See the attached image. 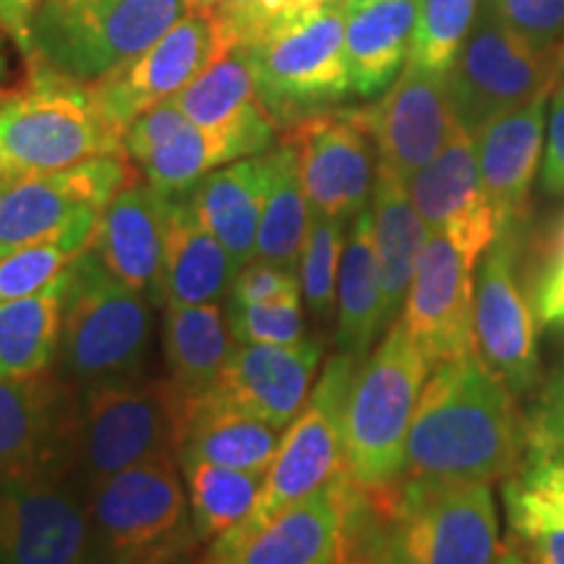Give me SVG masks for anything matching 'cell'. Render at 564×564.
I'll return each mask as SVG.
<instances>
[{"instance_id":"59","label":"cell","mask_w":564,"mask_h":564,"mask_svg":"<svg viewBox=\"0 0 564 564\" xmlns=\"http://www.w3.org/2000/svg\"><path fill=\"white\" fill-rule=\"evenodd\" d=\"M202 564H209V562H207V560H204V562H202Z\"/></svg>"},{"instance_id":"49","label":"cell","mask_w":564,"mask_h":564,"mask_svg":"<svg viewBox=\"0 0 564 564\" xmlns=\"http://www.w3.org/2000/svg\"><path fill=\"white\" fill-rule=\"evenodd\" d=\"M322 3H327V0H257V6H253L251 13L241 24V30H238V37H241V42H249L251 37H257L264 26L278 24L282 19L299 17V13L312 11Z\"/></svg>"},{"instance_id":"34","label":"cell","mask_w":564,"mask_h":564,"mask_svg":"<svg viewBox=\"0 0 564 564\" xmlns=\"http://www.w3.org/2000/svg\"><path fill=\"white\" fill-rule=\"evenodd\" d=\"M171 100L202 129H232L267 116L257 95V76L246 42L228 47Z\"/></svg>"},{"instance_id":"51","label":"cell","mask_w":564,"mask_h":564,"mask_svg":"<svg viewBox=\"0 0 564 564\" xmlns=\"http://www.w3.org/2000/svg\"><path fill=\"white\" fill-rule=\"evenodd\" d=\"M512 546L531 564H564V531H549L525 541H512Z\"/></svg>"},{"instance_id":"47","label":"cell","mask_w":564,"mask_h":564,"mask_svg":"<svg viewBox=\"0 0 564 564\" xmlns=\"http://www.w3.org/2000/svg\"><path fill=\"white\" fill-rule=\"evenodd\" d=\"M541 186L549 196H564V95L560 91L549 105Z\"/></svg>"},{"instance_id":"20","label":"cell","mask_w":564,"mask_h":564,"mask_svg":"<svg viewBox=\"0 0 564 564\" xmlns=\"http://www.w3.org/2000/svg\"><path fill=\"white\" fill-rule=\"evenodd\" d=\"M364 118L377 147V165L408 183L436 158L455 123L447 74L408 61L382 100L364 108Z\"/></svg>"},{"instance_id":"30","label":"cell","mask_w":564,"mask_h":564,"mask_svg":"<svg viewBox=\"0 0 564 564\" xmlns=\"http://www.w3.org/2000/svg\"><path fill=\"white\" fill-rule=\"evenodd\" d=\"M167 379L186 403L207 398L228 364L232 340L228 316L217 303L165 306L162 322Z\"/></svg>"},{"instance_id":"16","label":"cell","mask_w":564,"mask_h":564,"mask_svg":"<svg viewBox=\"0 0 564 564\" xmlns=\"http://www.w3.org/2000/svg\"><path fill=\"white\" fill-rule=\"evenodd\" d=\"M282 139L291 141L299 154L303 192L314 215L348 223L369 209L377 181V147L364 108L324 110L301 118L282 129Z\"/></svg>"},{"instance_id":"38","label":"cell","mask_w":564,"mask_h":564,"mask_svg":"<svg viewBox=\"0 0 564 564\" xmlns=\"http://www.w3.org/2000/svg\"><path fill=\"white\" fill-rule=\"evenodd\" d=\"M97 220H84L66 236L24 246V249L0 257V301L26 299L58 280L68 270V264L91 246Z\"/></svg>"},{"instance_id":"37","label":"cell","mask_w":564,"mask_h":564,"mask_svg":"<svg viewBox=\"0 0 564 564\" xmlns=\"http://www.w3.org/2000/svg\"><path fill=\"white\" fill-rule=\"evenodd\" d=\"M512 541L564 531V457L528 455L523 468L502 486Z\"/></svg>"},{"instance_id":"6","label":"cell","mask_w":564,"mask_h":564,"mask_svg":"<svg viewBox=\"0 0 564 564\" xmlns=\"http://www.w3.org/2000/svg\"><path fill=\"white\" fill-rule=\"evenodd\" d=\"M0 150L11 173H58L100 154L126 152L95 84L40 63L24 87L0 100Z\"/></svg>"},{"instance_id":"9","label":"cell","mask_w":564,"mask_h":564,"mask_svg":"<svg viewBox=\"0 0 564 564\" xmlns=\"http://www.w3.org/2000/svg\"><path fill=\"white\" fill-rule=\"evenodd\" d=\"M186 400L171 379H126L84 392L74 468L87 494L147 457L181 447Z\"/></svg>"},{"instance_id":"57","label":"cell","mask_w":564,"mask_h":564,"mask_svg":"<svg viewBox=\"0 0 564 564\" xmlns=\"http://www.w3.org/2000/svg\"><path fill=\"white\" fill-rule=\"evenodd\" d=\"M9 173H11V167H9V162H6L3 150H0V181H3Z\"/></svg>"},{"instance_id":"23","label":"cell","mask_w":564,"mask_h":564,"mask_svg":"<svg viewBox=\"0 0 564 564\" xmlns=\"http://www.w3.org/2000/svg\"><path fill=\"white\" fill-rule=\"evenodd\" d=\"M549 95L499 112L474 133L481 181L499 232L525 230L531 217V192L546 139Z\"/></svg>"},{"instance_id":"22","label":"cell","mask_w":564,"mask_h":564,"mask_svg":"<svg viewBox=\"0 0 564 564\" xmlns=\"http://www.w3.org/2000/svg\"><path fill=\"white\" fill-rule=\"evenodd\" d=\"M322 343L236 345L209 394L285 432L312 398Z\"/></svg>"},{"instance_id":"53","label":"cell","mask_w":564,"mask_h":564,"mask_svg":"<svg viewBox=\"0 0 564 564\" xmlns=\"http://www.w3.org/2000/svg\"><path fill=\"white\" fill-rule=\"evenodd\" d=\"M6 42H13V40L3 30H0V100H6V97L13 95V87L9 84L11 82V63H9V55H6ZM13 45H17V42H13Z\"/></svg>"},{"instance_id":"19","label":"cell","mask_w":564,"mask_h":564,"mask_svg":"<svg viewBox=\"0 0 564 564\" xmlns=\"http://www.w3.org/2000/svg\"><path fill=\"white\" fill-rule=\"evenodd\" d=\"M474 285L476 267L444 232L429 230L400 319L434 369L476 350Z\"/></svg>"},{"instance_id":"31","label":"cell","mask_w":564,"mask_h":564,"mask_svg":"<svg viewBox=\"0 0 564 564\" xmlns=\"http://www.w3.org/2000/svg\"><path fill=\"white\" fill-rule=\"evenodd\" d=\"M371 220L379 274H382L384 314L387 324H392L403 314L429 228L423 225L419 209L413 207L408 183L382 165H377V181H373Z\"/></svg>"},{"instance_id":"55","label":"cell","mask_w":564,"mask_h":564,"mask_svg":"<svg viewBox=\"0 0 564 564\" xmlns=\"http://www.w3.org/2000/svg\"><path fill=\"white\" fill-rule=\"evenodd\" d=\"M497 564H531L525 560L523 554L518 552V549H514L512 544H507V546H502L499 549V556H497Z\"/></svg>"},{"instance_id":"52","label":"cell","mask_w":564,"mask_h":564,"mask_svg":"<svg viewBox=\"0 0 564 564\" xmlns=\"http://www.w3.org/2000/svg\"><path fill=\"white\" fill-rule=\"evenodd\" d=\"M253 6H257V0H202L199 11H207L212 17L223 19L238 37V30H241V24L251 13Z\"/></svg>"},{"instance_id":"56","label":"cell","mask_w":564,"mask_h":564,"mask_svg":"<svg viewBox=\"0 0 564 564\" xmlns=\"http://www.w3.org/2000/svg\"><path fill=\"white\" fill-rule=\"evenodd\" d=\"M556 91L564 95V47H562V66H560V74H556Z\"/></svg>"},{"instance_id":"58","label":"cell","mask_w":564,"mask_h":564,"mask_svg":"<svg viewBox=\"0 0 564 564\" xmlns=\"http://www.w3.org/2000/svg\"><path fill=\"white\" fill-rule=\"evenodd\" d=\"M202 0H186V11H199Z\"/></svg>"},{"instance_id":"46","label":"cell","mask_w":564,"mask_h":564,"mask_svg":"<svg viewBox=\"0 0 564 564\" xmlns=\"http://www.w3.org/2000/svg\"><path fill=\"white\" fill-rule=\"evenodd\" d=\"M288 295H303L299 274L253 259L232 280L228 303H264Z\"/></svg>"},{"instance_id":"25","label":"cell","mask_w":564,"mask_h":564,"mask_svg":"<svg viewBox=\"0 0 564 564\" xmlns=\"http://www.w3.org/2000/svg\"><path fill=\"white\" fill-rule=\"evenodd\" d=\"M272 181V150L217 167L186 202L204 228L225 246L238 270L257 257V236Z\"/></svg>"},{"instance_id":"3","label":"cell","mask_w":564,"mask_h":564,"mask_svg":"<svg viewBox=\"0 0 564 564\" xmlns=\"http://www.w3.org/2000/svg\"><path fill=\"white\" fill-rule=\"evenodd\" d=\"M152 306L144 293L118 280L91 246L84 249L68 264L63 293V377L84 392L139 377L152 343Z\"/></svg>"},{"instance_id":"7","label":"cell","mask_w":564,"mask_h":564,"mask_svg":"<svg viewBox=\"0 0 564 564\" xmlns=\"http://www.w3.org/2000/svg\"><path fill=\"white\" fill-rule=\"evenodd\" d=\"M186 13V0H42L32 63L95 84L139 58Z\"/></svg>"},{"instance_id":"32","label":"cell","mask_w":564,"mask_h":564,"mask_svg":"<svg viewBox=\"0 0 564 564\" xmlns=\"http://www.w3.org/2000/svg\"><path fill=\"white\" fill-rule=\"evenodd\" d=\"M387 324L382 274H379L377 243H373L371 209H364L350 223L343 249L340 280H337V352L366 361L377 335Z\"/></svg>"},{"instance_id":"45","label":"cell","mask_w":564,"mask_h":564,"mask_svg":"<svg viewBox=\"0 0 564 564\" xmlns=\"http://www.w3.org/2000/svg\"><path fill=\"white\" fill-rule=\"evenodd\" d=\"M186 121L188 118L183 116L181 108L173 100H162L158 105H152V108L139 112V116L129 123V129L123 131V150L131 158L133 165L139 167L141 160L150 158L162 141L173 137Z\"/></svg>"},{"instance_id":"2","label":"cell","mask_w":564,"mask_h":564,"mask_svg":"<svg viewBox=\"0 0 564 564\" xmlns=\"http://www.w3.org/2000/svg\"><path fill=\"white\" fill-rule=\"evenodd\" d=\"M361 491L394 564H497L502 544L491 484L403 476Z\"/></svg>"},{"instance_id":"26","label":"cell","mask_w":564,"mask_h":564,"mask_svg":"<svg viewBox=\"0 0 564 564\" xmlns=\"http://www.w3.org/2000/svg\"><path fill=\"white\" fill-rule=\"evenodd\" d=\"M274 129L270 116L232 129H202L186 121L139 162V173L165 199H181L217 167L270 150Z\"/></svg>"},{"instance_id":"50","label":"cell","mask_w":564,"mask_h":564,"mask_svg":"<svg viewBox=\"0 0 564 564\" xmlns=\"http://www.w3.org/2000/svg\"><path fill=\"white\" fill-rule=\"evenodd\" d=\"M42 0H0V30L32 61V21Z\"/></svg>"},{"instance_id":"8","label":"cell","mask_w":564,"mask_h":564,"mask_svg":"<svg viewBox=\"0 0 564 564\" xmlns=\"http://www.w3.org/2000/svg\"><path fill=\"white\" fill-rule=\"evenodd\" d=\"M175 453L147 457L87 491L108 564H183L199 546Z\"/></svg>"},{"instance_id":"40","label":"cell","mask_w":564,"mask_h":564,"mask_svg":"<svg viewBox=\"0 0 564 564\" xmlns=\"http://www.w3.org/2000/svg\"><path fill=\"white\" fill-rule=\"evenodd\" d=\"M478 0H419V19L411 47L415 66L449 74L457 53L474 30Z\"/></svg>"},{"instance_id":"41","label":"cell","mask_w":564,"mask_h":564,"mask_svg":"<svg viewBox=\"0 0 564 564\" xmlns=\"http://www.w3.org/2000/svg\"><path fill=\"white\" fill-rule=\"evenodd\" d=\"M345 225L333 217L314 215L306 246H303L299 278L308 312L327 324L337 312V280L345 249Z\"/></svg>"},{"instance_id":"44","label":"cell","mask_w":564,"mask_h":564,"mask_svg":"<svg viewBox=\"0 0 564 564\" xmlns=\"http://www.w3.org/2000/svg\"><path fill=\"white\" fill-rule=\"evenodd\" d=\"M528 455L564 457V369L554 371L525 419Z\"/></svg>"},{"instance_id":"48","label":"cell","mask_w":564,"mask_h":564,"mask_svg":"<svg viewBox=\"0 0 564 564\" xmlns=\"http://www.w3.org/2000/svg\"><path fill=\"white\" fill-rule=\"evenodd\" d=\"M356 484V481H352ZM371 533H373V514L366 507L361 489L352 491V502L348 512V531L335 564H371Z\"/></svg>"},{"instance_id":"14","label":"cell","mask_w":564,"mask_h":564,"mask_svg":"<svg viewBox=\"0 0 564 564\" xmlns=\"http://www.w3.org/2000/svg\"><path fill=\"white\" fill-rule=\"evenodd\" d=\"M236 42L241 40L223 19L207 11H186L139 58L95 82L105 118L123 137L139 112L186 89L212 61L220 58Z\"/></svg>"},{"instance_id":"1","label":"cell","mask_w":564,"mask_h":564,"mask_svg":"<svg viewBox=\"0 0 564 564\" xmlns=\"http://www.w3.org/2000/svg\"><path fill=\"white\" fill-rule=\"evenodd\" d=\"M525 421L502 377L478 350L426 379L405 442V478L507 481L523 468Z\"/></svg>"},{"instance_id":"4","label":"cell","mask_w":564,"mask_h":564,"mask_svg":"<svg viewBox=\"0 0 564 564\" xmlns=\"http://www.w3.org/2000/svg\"><path fill=\"white\" fill-rule=\"evenodd\" d=\"M429 369L400 316L358 369L345 405V465L364 489L403 478L408 432Z\"/></svg>"},{"instance_id":"28","label":"cell","mask_w":564,"mask_h":564,"mask_svg":"<svg viewBox=\"0 0 564 564\" xmlns=\"http://www.w3.org/2000/svg\"><path fill=\"white\" fill-rule=\"evenodd\" d=\"M241 272L196 215L186 196L171 199L167 212L165 270H162V303L165 306H194L217 303L230 295L232 280Z\"/></svg>"},{"instance_id":"12","label":"cell","mask_w":564,"mask_h":564,"mask_svg":"<svg viewBox=\"0 0 564 564\" xmlns=\"http://www.w3.org/2000/svg\"><path fill=\"white\" fill-rule=\"evenodd\" d=\"M139 181L126 152L84 160L58 173H9L0 181V257L66 236Z\"/></svg>"},{"instance_id":"36","label":"cell","mask_w":564,"mask_h":564,"mask_svg":"<svg viewBox=\"0 0 564 564\" xmlns=\"http://www.w3.org/2000/svg\"><path fill=\"white\" fill-rule=\"evenodd\" d=\"M188 486V507L199 544H217L253 512L264 489V474L225 468L192 455H178Z\"/></svg>"},{"instance_id":"10","label":"cell","mask_w":564,"mask_h":564,"mask_svg":"<svg viewBox=\"0 0 564 564\" xmlns=\"http://www.w3.org/2000/svg\"><path fill=\"white\" fill-rule=\"evenodd\" d=\"M361 364V358L348 356V352H335L329 358L308 403L282 434L278 455L264 474V489L253 512L236 531L223 535L212 546L236 544L238 539L262 528L274 514L312 497L322 486L348 470L345 465V405H348L350 387L356 382Z\"/></svg>"},{"instance_id":"13","label":"cell","mask_w":564,"mask_h":564,"mask_svg":"<svg viewBox=\"0 0 564 564\" xmlns=\"http://www.w3.org/2000/svg\"><path fill=\"white\" fill-rule=\"evenodd\" d=\"M0 564H108L87 494L63 474L0 478Z\"/></svg>"},{"instance_id":"29","label":"cell","mask_w":564,"mask_h":564,"mask_svg":"<svg viewBox=\"0 0 564 564\" xmlns=\"http://www.w3.org/2000/svg\"><path fill=\"white\" fill-rule=\"evenodd\" d=\"M282 429L241 408L207 394L186 403L178 455L225 465V468L267 474L278 455Z\"/></svg>"},{"instance_id":"24","label":"cell","mask_w":564,"mask_h":564,"mask_svg":"<svg viewBox=\"0 0 564 564\" xmlns=\"http://www.w3.org/2000/svg\"><path fill=\"white\" fill-rule=\"evenodd\" d=\"M167 212L171 199L147 181H133L100 212L91 249L118 280L144 293L154 306L162 303Z\"/></svg>"},{"instance_id":"11","label":"cell","mask_w":564,"mask_h":564,"mask_svg":"<svg viewBox=\"0 0 564 564\" xmlns=\"http://www.w3.org/2000/svg\"><path fill=\"white\" fill-rule=\"evenodd\" d=\"M562 45L539 47L481 6L474 30L447 74L455 118L476 133L489 118L552 95Z\"/></svg>"},{"instance_id":"5","label":"cell","mask_w":564,"mask_h":564,"mask_svg":"<svg viewBox=\"0 0 564 564\" xmlns=\"http://www.w3.org/2000/svg\"><path fill=\"white\" fill-rule=\"evenodd\" d=\"M345 19L348 0H327L264 26L246 42L259 102L278 129L329 110L350 95Z\"/></svg>"},{"instance_id":"18","label":"cell","mask_w":564,"mask_h":564,"mask_svg":"<svg viewBox=\"0 0 564 564\" xmlns=\"http://www.w3.org/2000/svg\"><path fill=\"white\" fill-rule=\"evenodd\" d=\"M413 207L429 230H440L453 241L470 267H478L499 236V220L486 196L476 141L457 121L436 158L408 181Z\"/></svg>"},{"instance_id":"15","label":"cell","mask_w":564,"mask_h":564,"mask_svg":"<svg viewBox=\"0 0 564 564\" xmlns=\"http://www.w3.org/2000/svg\"><path fill=\"white\" fill-rule=\"evenodd\" d=\"M525 230H502L476 267L474 335L476 350L514 398H525L541 384L539 348L531 303L518 282Z\"/></svg>"},{"instance_id":"17","label":"cell","mask_w":564,"mask_h":564,"mask_svg":"<svg viewBox=\"0 0 564 564\" xmlns=\"http://www.w3.org/2000/svg\"><path fill=\"white\" fill-rule=\"evenodd\" d=\"M51 369L0 377V478L63 474L74 468L82 403Z\"/></svg>"},{"instance_id":"27","label":"cell","mask_w":564,"mask_h":564,"mask_svg":"<svg viewBox=\"0 0 564 564\" xmlns=\"http://www.w3.org/2000/svg\"><path fill=\"white\" fill-rule=\"evenodd\" d=\"M419 0H348L345 61L350 95H384L411 58Z\"/></svg>"},{"instance_id":"42","label":"cell","mask_w":564,"mask_h":564,"mask_svg":"<svg viewBox=\"0 0 564 564\" xmlns=\"http://www.w3.org/2000/svg\"><path fill=\"white\" fill-rule=\"evenodd\" d=\"M303 295L264 301L228 303V324L238 345H301L306 340V322L301 308Z\"/></svg>"},{"instance_id":"39","label":"cell","mask_w":564,"mask_h":564,"mask_svg":"<svg viewBox=\"0 0 564 564\" xmlns=\"http://www.w3.org/2000/svg\"><path fill=\"white\" fill-rule=\"evenodd\" d=\"M523 291L535 327L564 337V212L531 238Z\"/></svg>"},{"instance_id":"35","label":"cell","mask_w":564,"mask_h":564,"mask_svg":"<svg viewBox=\"0 0 564 564\" xmlns=\"http://www.w3.org/2000/svg\"><path fill=\"white\" fill-rule=\"evenodd\" d=\"M312 220L314 212L303 192L299 154L291 141L280 139V144L272 150V181L262 223H259L257 257L253 259L295 272L301 264L308 230H312Z\"/></svg>"},{"instance_id":"43","label":"cell","mask_w":564,"mask_h":564,"mask_svg":"<svg viewBox=\"0 0 564 564\" xmlns=\"http://www.w3.org/2000/svg\"><path fill=\"white\" fill-rule=\"evenodd\" d=\"M484 6L533 45H562L564 0H484Z\"/></svg>"},{"instance_id":"54","label":"cell","mask_w":564,"mask_h":564,"mask_svg":"<svg viewBox=\"0 0 564 564\" xmlns=\"http://www.w3.org/2000/svg\"><path fill=\"white\" fill-rule=\"evenodd\" d=\"M371 564H394L392 556L387 554V549L382 546V539H379L377 518H373V533H371Z\"/></svg>"},{"instance_id":"33","label":"cell","mask_w":564,"mask_h":564,"mask_svg":"<svg viewBox=\"0 0 564 564\" xmlns=\"http://www.w3.org/2000/svg\"><path fill=\"white\" fill-rule=\"evenodd\" d=\"M66 280L68 270L40 293L0 301V377H32L51 369L61 350Z\"/></svg>"},{"instance_id":"21","label":"cell","mask_w":564,"mask_h":564,"mask_svg":"<svg viewBox=\"0 0 564 564\" xmlns=\"http://www.w3.org/2000/svg\"><path fill=\"white\" fill-rule=\"evenodd\" d=\"M356 484L348 470L274 514L236 544L212 546L209 564H335L340 556Z\"/></svg>"}]
</instances>
